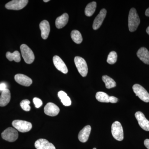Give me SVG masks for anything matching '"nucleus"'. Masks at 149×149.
<instances>
[{
    "label": "nucleus",
    "instance_id": "6ab92c4d",
    "mask_svg": "<svg viewBox=\"0 0 149 149\" xmlns=\"http://www.w3.org/2000/svg\"><path fill=\"white\" fill-rule=\"evenodd\" d=\"M69 19V16L67 13H64L61 16L58 17L56 20V26L58 29H61L67 24Z\"/></svg>",
    "mask_w": 149,
    "mask_h": 149
},
{
    "label": "nucleus",
    "instance_id": "412c9836",
    "mask_svg": "<svg viewBox=\"0 0 149 149\" xmlns=\"http://www.w3.org/2000/svg\"><path fill=\"white\" fill-rule=\"evenodd\" d=\"M6 57L10 61H14L16 62H19L21 61L20 54L17 51H15L13 53L7 52L6 54Z\"/></svg>",
    "mask_w": 149,
    "mask_h": 149
},
{
    "label": "nucleus",
    "instance_id": "0eeeda50",
    "mask_svg": "<svg viewBox=\"0 0 149 149\" xmlns=\"http://www.w3.org/2000/svg\"><path fill=\"white\" fill-rule=\"evenodd\" d=\"M133 92L136 96L145 102H149V94L146 90L139 84H135L133 87Z\"/></svg>",
    "mask_w": 149,
    "mask_h": 149
},
{
    "label": "nucleus",
    "instance_id": "473e14b6",
    "mask_svg": "<svg viewBox=\"0 0 149 149\" xmlns=\"http://www.w3.org/2000/svg\"><path fill=\"white\" fill-rule=\"evenodd\" d=\"M146 32L149 35V26L147 28Z\"/></svg>",
    "mask_w": 149,
    "mask_h": 149
},
{
    "label": "nucleus",
    "instance_id": "b1692460",
    "mask_svg": "<svg viewBox=\"0 0 149 149\" xmlns=\"http://www.w3.org/2000/svg\"><path fill=\"white\" fill-rule=\"evenodd\" d=\"M71 37L74 42L77 44H80L83 41L82 35L78 30H72L71 32Z\"/></svg>",
    "mask_w": 149,
    "mask_h": 149
},
{
    "label": "nucleus",
    "instance_id": "6e6552de",
    "mask_svg": "<svg viewBox=\"0 0 149 149\" xmlns=\"http://www.w3.org/2000/svg\"><path fill=\"white\" fill-rule=\"evenodd\" d=\"M28 2V0H13L8 3L5 7L8 10H20L27 6Z\"/></svg>",
    "mask_w": 149,
    "mask_h": 149
},
{
    "label": "nucleus",
    "instance_id": "7ed1b4c3",
    "mask_svg": "<svg viewBox=\"0 0 149 149\" xmlns=\"http://www.w3.org/2000/svg\"><path fill=\"white\" fill-rule=\"evenodd\" d=\"M74 62L80 74L83 77H86L88 73V67L85 60L81 57L76 56Z\"/></svg>",
    "mask_w": 149,
    "mask_h": 149
},
{
    "label": "nucleus",
    "instance_id": "f257e3e1",
    "mask_svg": "<svg viewBox=\"0 0 149 149\" xmlns=\"http://www.w3.org/2000/svg\"><path fill=\"white\" fill-rule=\"evenodd\" d=\"M128 28L130 32L136 31L140 23V19L136 9L132 8L130 10L128 15Z\"/></svg>",
    "mask_w": 149,
    "mask_h": 149
},
{
    "label": "nucleus",
    "instance_id": "c85d7f7f",
    "mask_svg": "<svg viewBox=\"0 0 149 149\" xmlns=\"http://www.w3.org/2000/svg\"><path fill=\"white\" fill-rule=\"evenodd\" d=\"M109 101L111 103H116L118 101V99L114 96H109Z\"/></svg>",
    "mask_w": 149,
    "mask_h": 149
},
{
    "label": "nucleus",
    "instance_id": "ddd939ff",
    "mask_svg": "<svg viewBox=\"0 0 149 149\" xmlns=\"http://www.w3.org/2000/svg\"><path fill=\"white\" fill-rule=\"evenodd\" d=\"M15 80L17 83L23 86L28 87L32 83V80L30 77L22 74H17L15 76Z\"/></svg>",
    "mask_w": 149,
    "mask_h": 149
},
{
    "label": "nucleus",
    "instance_id": "72a5a7b5",
    "mask_svg": "<svg viewBox=\"0 0 149 149\" xmlns=\"http://www.w3.org/2000/svg\"><path fill=\"white\" fill-rule=\"evenodd\" d=\"M44 2H48L49 1V0H44Z\"/></svg>",
    "mask_w": 149,
    "mask_h": 149
},
{
    "label": "nucleus",
    "instance_id": "2eb2a0df",
    "mask_svg": "<svg viewBox=\"0 0 149 149\" xmlns=\"http://www.w3.org/2000/svg\"><path fill=\"white\" fill-rule=\"evenodd\" d=\"M40 27L41 31V36L44 40H47L50 31V27L49 22L43 20L40 22Z\"/></svg>",
    "mask_w": 149,
    "mask_h": 149
},
{
    "label": "nucleus",
    "instance_id": "dca6fc26",
    "mask_svg": "<svg viewBox=\"0 0 149 149\" xmlns=\"http://www.w3.org/2000/svg\"><path fill=\"white\" fill-rule=\"evenodd\" d=\"M91 131V127L90 125H86L80 130L78 134V138L82 143H85L88 141Z\"/></svg>",
    "mask_w": 149,
    "mask_h": 149
},
{
    "label": "nucleus",
    "instance_id": "a878e982",
    "mask_svg": "<svg viewBox=\"0 0 149 149\" xmlns=\"http://www.w3.org/2000/svg\"><path fill=\"white\" fill-rule=\"evenodd\" d=\"M117 53L114 51H112L108 56L107 62L110 64H113L117 61Z\"/></svg>",
    "mask_w": 149,
    "mask_h": 149
},
{
    "label": "nucleus",
    "instance_id": "9b49d317",
    "mask_svg": "<svg viewBox=\"0 0 149 149\" xmlns=\"http://www.w3.org/2000/svg\"><path fill=\"white\" fill-rule=\"evenodd\" d=\"M53 60L54 65L57 69L64 74L68 73V69L66 65L59 56H54Z\"/></svg>",
    "mask_w": 149,
    "mask_h": 149
},
{
    "label": "nucleus",
    "instance_id": "2f4dec72",
    "mask_svg": "<svg viewBox=\"0 0 149 149\" xmlns=\"http://www.w3.org/2000/svg\"><path fill=\"white\" fill-rule=\"evenodd\" d=\"M145 14H146V16L149 17V8L146 10Z\"/></svg>",
    "mask_w": 149,
    "mask_h": 149
},
{
    "label": "nucleus",
    "instance_id": "aec40b11",
    "mask_svg": "<svg viewBox=\"0 0 149 149\" xmlns=\"http://www.w3.org/2000/svg\"><path fill=\"white\" fill-rule=\"evenodd\" d=\"M58 97L61 100V102L65 106L71 105V101L67 94L63 91H60L58 94Z\"/></svg>",
    "mask_w": 149,
    "mask_h": 149
},
{
    "label": "nucleus",
    "instance_id": "f03ea898",
    "mask_svg": "<svg viewBox=\"0 0 149 149\" xmlns=\"http://www.w3.org/2000/svg\"><path fill=\"white\" fill-rule=\"evenodd\" d=\"M20 51L24 61L27 64H31L35 60V55L33 52L28 46L25 44L22 45L20 47Z\"/></svg>",
    "mask_w": 149,
    "mask_h": 149
},
{
    "label": "nucleus",
    "instance_id": "4468645a",
    "mask_svg": "<svg viewBox=\"0 0 149 149\" xmlns=\"http://www.w3.org/2000/svg\"><path fill=\"white\" fill-rule=\"evenodd\" d=\"M35 148L37 149H56L54 146L45 139H40L35 142Z\"/></svg>",
    "mask_w": 149,
    "mask_h": 149
},
{
    "label": "nucleus",
    "instance_id": "f3484780",
    "mask_svg": "<svg viewBox=\"0 0 149 149\" xmlns=\"http://www.w3.org/2000/svg\"><path fill=\"white\" fill-rule=\"evenodd\" d=\"M137 55L144 63L149 64V52L146 48H140L137 52Z\"/></svg>",
    "mask_w": 149,
    "mask_h": 149
},
{
    "label": "nucleus",
    "instance_id": "1a4fd4ad",
    "mask_svg": "<svg viewBox=\"0 0 149 149\" xmlns=\"http://www.w3.org/2000/svg\"><path fill=\"white\" fill-rule=\"evenodd\" d=\"M135 117L141 128L144 130L149 131V121L145 117L143 113L141 111L137 112L135 113Z\"/></svg>",
    "mask_w": 149,
    "mask_h": 149
},
{
    "label": "nucleus",
    "instance_id": "393cba45",
    "mask_svg": "<svg viewBox=\"0 0 149 149\" xmlns=\"http://www.w3.org/2000/svg\"><path fill=\"white\" fill-rule=\"evenodd\" d=\"M109 96L104 92H99L96 93V98L101 102H109Z\"/></svg>",
    "mask_w": 149,
    "mask_h": 149
},
{
    "label": "nucleus",
    "instance_id": "39448f33",
    "mask_svg": "<svg viewBox=\"0 0 149 149\" xmlns=\"http://www.w3.org/2000/svg\"><path fill=\"white\" fill-rule=\"evenodd\" d=\"M112 135L116 140L118 141L123 140V131L121 123L118 121H115L111 126Z\"/></svg>",
    "mask_w": 149,
    "mask_h": 149
},
{
    "label": "nucleus",
    "instance_id": "bb28decb",
    "mask_svg": "<svg viewBox=\"0 0 149 149\" xmlns=\"http://www.w3.org/2000/svg\"><path fill=\"white\" fill-rule=\"evenodd\" d=\"M30 102L28 100H24L22 101L20 103V107L23 110L26 111H29L31 109V107L29 106Z\"/></svg>",
    "mask_w": 149,
    "mask_h": 149
},
{
    "label": "nucleus",
    "instance_id": "cd10ccee",
    "mask_svg": "<svg viewBox=\"0 0 149 149\" xmlns=\"http://www.w3.org/2000/svg\"><path fill=\"white\" fill-rule=\"evenodd\" d=\"M33 102L35 104V106L37 108H39L42 106L43 102L42 100L37 97L34 98L33 100Z\"/></svg>",
    "mask_w": 149,
    "mask_h": 149
},
{
    "label": "nucleus",
    "instance_id": "c756f323",
    "mask_svg": "<svg viewBox=\"0 0 149 149\" xmlns=\"http://www.w3.org/2000/svg\"><path fill=\"white\" fill-rule=\"evenodd\" d=\"M6 85L5 83H2L0 84V91H4L7 88Z\"/></svg>",
    "mask_w": 149,
    "mask_h": 149
},
{
    "label": "nucleus",
    "instance_id": "4be33fe9",
    "mask_svg": "<svg viewBox=\"0 0 149 149\" xmlns=\"http://www.w3.org/2000/svg\"><path fill=\"white\" fill-rule=\"evenodd\" d=\"M96 7H97V3L96 2L93 1L89 3L85 8V15L88 17L93 15L95 11Z\"/></svg>",
    "mask_w": 149,
    "mask_h": 149
},
{
    "label": "nucleus",
    "instance_id": "f704fd0d",
    "mask_svg": "<svg viewBox=\"0 0 149 149\" xmlns=\"http://www.w3.org/2000/svg\"><path fill=\"white\" fill-rule=\"evenodd\" d=\"M93 149H97L96 148H93Z\"/></svg>",
    "mask_w": 149,
    "mask_h": 149
},
{
    "label": "nucleus",
    "instance_id": "20e7f679",
    "mask_svg": "<svg viewBox=\"0 0 149 149\" xmlns=\"http://www.w3.org/2000/svg\"><path fill=\"white\" fill-rule=\"evenodd\" d=\"M12 125L15 129L22 133L28 132L32 129V126L31 123L20 120H13Z\"/></svg>",
    "mask_w": 149,
    "mask_h": 149
},
{
    "label": "nucleus",
    "instance_id": "7c9ffc66",
    "mask_svg": "<svg viewBox=\"0 0 149 149\" xmlns=\"http://www.w3.org/2000/svg\"><path fill=\"white\" fill-rule=\"evenodd\" d=\"M144 145L147 148L149 149V139H146L144 141Z\"/></svg>",
    "mask_w": 149,
    "mask_h": 149
},
{
    "label": "nucleus",
    "instance_id": "423d86ee",
    "mask_svg": "<svg viewBox=\"0 0 149 149\" xmlns=\"http://www.w3.org/2000/svg\"><path fill=\"white\" fill-rule=\"evenodd\" d=\"M1 137L6 141L13 142L18 139V132L15 128L9 127L3 131L1 133Z\"/></svg>",
    "mask_w": 149,
    "mask_h": 149
},
{
    "label": "nucleus",
    "instance_id": "5701e85b",
    "mask_svg": "<svg viewBox=\"0 0 149 149\" xmlns=\"http://www.w3.org/2000/svg\"><path fill=\"white\" fill-rule=\"evenodd\" d=\"M102 79L105 84L106 87L107 89L113 88L116 86V83L112 78L107 75H104L102 77Z\"/></svg>",
    "mask_w": 149,
    "mask_h": 149
},
{
    "label": "nucleus",
    "instance_id": "a211bd4d",
    "mask_svg": "<svg viewBox=\"0 0 149 149\" xmlns=\"http://www.w3.org/2000/svg\"><path fill=\"white\" fill-rule=\"evenodd\" d=\"M11 94L10 91L8 89L2 92L0 96V107H5L9 103L10 100Z\"/></svg>",
    "mask_w": 149,
    "mask_h": 149
},
{
    "label": "nucleus",
    "instance_id": "9d476101",
    "mask_svg": "<svg viewBox=\"0 0 149 149\" xmlns=\"http://www.w3.org/2000/svg\"><path fill=\"white\" fill-rule=\"evenodd\" d=\"M44 112L47 115L55 116L57 115L60 112V109L56 105L52 102H49L44 108Z\"/></svg>",
    "mask_w": 149,
    "mask_h": 149
},
{
    "label": "nucleus",
    "instance_id": "f8f14e48",
    "mask_svg": "<svg viewBox=\"0 0 149 149\" xmlns=\"http://www.w3.org/2000/svg\"><path fill=\"white\" fill-rule=\"evenodd\" d=\"M106 14L107 10L105 9H102L101 10L93 22V27L94 30H97L100 27L106 16Z\"/></svg>",
    "mask_w": 149,
    "mask_h": 149
}]
</instances>
